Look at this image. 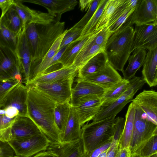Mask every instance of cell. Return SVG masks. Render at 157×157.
Returning a JSON list of instances; mask_svg holds the SVG:
<instances>
[{
    "label": "cell",
    "mask_w": 157,
    "mask_h": 157,
    "mask_svg": "<svg viewBox=\"0 0 157 157\" xmlns=\"http://www.w3.org/2000/svg\"><path fill=\"white\" fill-rule=\"evenodd\" d=\"M108 62L104 51L98 53L78 69L77 75L78 78L84 79L96 73L104 67Z\"/></svg>",
    "instance_id": "obj_28"
},
{
    "label": "cell",
    "mask_w": 157,
    "mask_h": 157,
    "mask_svg": "<svg viewBox=\"0 0 157 157\" xmlns=\"http://www.w3.org/2000/svg\"><path fill=\"white\" fill-rule=\"evenodd\" d=\"M150 157H157V153L154 154Z\"/></svg>",
    "instance_id": "obj_55"
},
{
    "label": "cell",
    "mask_w": 157,
    "mask_h": 157,
    "mask_svg": "<svg viewBox=\"0 0 157 157\" xmlns=\"http://www.w3.org/2000/svg\"><path fill=\"white\" fill-rule=\"evenodd\" d=\"M91 35L80 41H73L69 44L59 61V63L62 65V67L72 66L75 57Z\"/></svg>",
    "instance_id": "obj_31"
},
{
    "label": "cell",
    "mask_w": 157,
    "mask_h": 157,
    "mask_svg": "<svg viewBox=\"0 0 157 157\" xmlns=\"http://www.w3.org/2000/svg\"><path fill=\"white\" fill-rule=\"evenodd\" d=\"M23 30L30 51L33 62L36 56L37 45L38 31L37 25L34 23L29 24Z\"/></svg>",
    "instance_id": "obj_36"
},
{
    "label": "cell",
    "mask_w": 157,
    "mask_h": 157,
    "mask_svg": "<svg viewBox=\"0 0 157 157\" xmlns=\"http://www.w3.org/2000/svg\"><path fill=\"white\" fill-rule=\"evenodd\" d=\"M130 20L137 25L157 21V0H139Z\"/></svg>",
    "instance_id": "obj_13"
},
{
    "label": "cell",
    "mask_w": 157,
    "mask_h": 157,
    "mask_svg": "<svg viewBox=\"0 0 157 157\" xmlns=\"http://www.w3.org/2000/svg\"><path fill=\"white\" fill-rule=\"evenodd\" d=\"M18 116L11 118L5 114L4 109L0 108V141L7 143L10 141L12 126Z\"/></svg>",
    "instance_id": "obj_35"
},
{
    "label": "cell",
    "mask_w": 157,
    "mask_h": 157,
    "mask_svg": "<svg viewBox=\"0 0 157 157\" xmlns=\"http://www.w3.org/2000/svg\"><path fill=\"white\" fill-rule=\"evenodd\" d=\"M142 71L143 79L150 87L157 85V47L148 50Z\"/></svg>",
    "instance_id": "obj_24"
},
{
    "label": "cell",
    "mask_w": 157,
    "mask_h": 157,
    "mask_svg": "<svg viewBox=\"0 0 157 157\" xmlns=\"http://www.w3.org/2000/svg\"><path fill=\"white\" fill-rule=\"evenodd\" d=\"M26 87L27 116L48 138L50 143H61L60 133L54 120L56 103L33 87Z\"/></svg>",
    "instance_id": "obj_1"
},
{
    "label": "cell",
    "mask_w": 157,
    "mask_h": 157,
    "mask_svg": "<svg viewBox=\"0 0 157 157\" xmlns=\"http://www.w3.org/2000/svg\"><path fill=\"white\" fill-rule=\"evenodd\" d=\"M82 30L68 31L63 37L60 46V48L71 44L80 35Z\"/></svg>",
    "instance_id": "obj_45"
},
{
    "label": "cell",
    "mask_w": 157,
    "mask_h": 157,
    "mask_svg": "<svg viewBox=\"0 0 157 157\" xmlns=\"http://www.w3.org/2000/svg\"><path fill=\"white\" fill-rule=\"evenodd\" d=\"M125 123V119L118 117L115 119L112 141L119 142L122 135Z\"/></svg>",
    "instance_id": "obj_43"
},
{
    "label": "cell",
    "mask_w": 157,
    "mask_h": 157,
    "mask_svg": "<svg viewBox=\"0 0 157 157\" xmlns=\"http://www.w3.org/2000/svg\"><path fill=\"white\" fill-rule=\"evenodd\" d=\"M129 84V80L123 78L121 81L105 90L101 97L102 105L109 103L119 98L126 90Z\"/></svg>",
    "instance_id": "obj_34"
},
{
    "label": "cell",
    "mask_w": 157,
    "mask_h": 157,
    "mask_svg": "<svg viewBox=\"0 0 157 157\" xmlns=\"http://www.w3.org/2000/svg\"><path fill=\"white\" fill-rule=\"evenodd\" d=\"M0 22L17 36H18L23 31L21 19L13 8V5L3 15L1 16Z\"/></svg>",
    "instance_id": "obj_30"
},
{
    "label": "cell",
    "mask_w": 157,
    "mask_h": 157,
    "mask_svg": "<svg viewBox=\"0 0 157 157\" xmlns=\"http://www.w3.org/2000/svg\"><path fill=\"white\" fill-rule=\"evenodd\" d=\"M71 106L70 102L56 103L54 112V120L60 133L61 137L64 132L69 117Z\"/></svg>",
    "instance_id": "obj_32"
},
{
    "label": "cell",
    "mask_w": 157,
    "mask_h": 157,
    "mask_svg": "<svg viewBox=\"0 0 157 157\" xmlns=\"http://www.w3.org/2000/svg\"><path fill=\"white\" fill-rule=\"evenodd\" d=\"M133 104L135 108V115L133 129L129 145L131 154L135 153L152 136L157 135V125L147 119L141 109Z\"/></svg>",
    "instance_id": "obj_5"
},
{
    "label": "cell",
    "mask_w": 157,
    "mask_h": 157,
    "mask_svg": "<svg viewBox=\"0 0 157 157\" xmlns=\"http://www.w3.org/2000/svg\"><path fill=\"white\" fill-rule=\"evenodd\" d=\"M134 36V28L130 16L110 36L104 52L108 63L116 70L122 71L130 56Z\"/></svg>",
    "instance_id": "obj_2"
},
{
    "label": "cell",
    "mask_w": 157,
    "mask_h": 157,
    "mask_svg": "<svg viewBox=\"0 0 157 157\" xmlns=\"http://www.w3.org/2000/svg\"><path fill=\"white\" fill-rule=\"evenodd\" d=\"M123 0H108L96 26V30L106 27L115 10Z\"/></svg>",
    "instance_id": "obj_37"
},
{
    "label": "cell",
    "mask_w": 157,
    "mask_h": 157,
    "mask_svg": "<svg viewBox=\"0 0 157 157\" xmlns=\"http://www.w3.org/2000/svg\"><path fill=\"white\" fill-rule=\"evenodd\" d=\"M6 143L13 150L15 155L20 157H32L47 150L50 141L42 132L26 139L10 141Z\"/></svg>",
    "instance_id": "obj_7"
},
{
    "label": "cell",
    "mask_w": 157,
    "mask_h": 157,
    "mask_svg": "<svg viewBox=\"0 0 157 157\" xmlns=\"http://www.w3.org/2000/svg\"><path fill=\"white\" fill-rule=\"evenodd\" d=\"M119 149V142L112 141L108 149L106 157H117Z\"/></svg>",
    "instance_id": "obj_47"
},
{
    "label": "cell",
    "mask_w": 157,
    "mask_h": 157,
    "mask_svg": "<svg viewBox=\"0 0 157 157\" xmlns=\"http://www.w3.org/2000/svg\"><path fill=\"white\" fill-rule=\"evenodd\" d=\"M20 83L13 78L0 77V104L10 90Z\"/></svg>",
    "instance_id": "obj_41"
},
{
    "label": "cell",
    "mask_w": 157,
    "mask_h": 157,
    "mask_svg": "<svg viewBox=\"0 0 157 157\" xmlns=\"http://www.w3.org/2000/svg\"><path fill=\"white\" fill-rule=\"evenodd\" d=\"M27 89L22 83L15 86L9 92L0 104V108L15 109L18 111L19 116H27Z\"/></svg>",
    "instance_id": "obj_10"
},
{
    "label": "cell",
    "mask_w": 157,
    "mask_h": 157,
    "mask_svg": "<svg viewBox=\"0 0 157 157\" xmlns=\"http://www.w3.org/2000/svg\"><path fill=\"white\" fill-rule=\"evenodd\" d=\"M81 127L75 108L71 105L69 117L61 137V142H68L80 139Z\"/></svg>",
    "instance_id": "obj_26"
},
{
    "label": "cell",
    "mask_w": 157,
    "mask_h": 157,
    "mask_svg": "<svg viewBox=\"0 0 157 157\" xmlns=\"http://www.w3.org/2000/svg\"><path fill=\"white\" fill-rule=\"evenodd\" d=\"M112 141V140L90 152H86L85 157H98L101 153L109 147Z\"/></svg>",
    "instance_id": "obj_46"
},
{
    "label": "cell",
    "mask_w": 157,
    "mask_h": 157,
    "mask_svg": "<svg viewBox=\"0 0 157 157\" xmlns=\"http://www.w3.org/2000/svg\"><path fill=\"white\" fill-rule=\"evenodd\" d=\"M93 0H80L79 1V6L81 11H86L88 9Z\"/></svg>",
    "instance_id": "obj_49"
},
{
    "label": "cell",
    "mask_w": 157,
    "mask_h": 157,
    "mask_svg": "<svg viewBox=\"0 0 157 157\" xmlns=\"http://www.w3.org/2000/svg\"><path fill=\"white\" fill-rule=\"evenodd\" d=\"M41 6L47 10L48 13L59 21L62 14L73 10L78 3L76 0H21Z\"/></svg>",
    "instance_id": "obj_20"
},
{
    "label": "cell",
    "mask_w": 157,
    "mask_h": 157,
    "mask_svg": "<svg viewBox=\"0 0 157 157\" xmlns=\"http://www.w3.org/2000/svg\"><path fill=\"white\" fill-rule=\"evenodd\" d=\"M47 150L57 157H85L86 154L81 139L68 142L50 143Z\"/></svg>",
    "instance_id": "obj_19"
},
{
    "label": "cell",
    "mask_w": 157,
    "mask_h": 157,
    "mask_svg": "<svg viewBox=\"0 0 157 157\" xmlns=\"http://www.w3.org/2000/svg\"><path fill=\"white\" fill-rule=\"evenodd\" d=\"M1 77L13 78L21 82L22 81L15 53L9 48L0 45V77Z\"/></svg>",
    "instance_id": "obj_14"
},
{
    "label": "cell",
    "mask_w": 157,
    "mask_h": 157,
    "mask_svg": "<svg viewBox=\"0 0 157 157\" xmlns=\"http://www.w3.org/2000/svg\"><path fill=\"white\" fill-rule=\"evenodd\" d=\"M68 31V29L65 30L57 38L40 62L36 63H32L29 82L35 77L44 73L47 71L50 62L60 49V44L63 37Z\"/></svg>",
    "instance_id": "obj_22"
},
{
    "label": "cell",
    "mask_w": 157,
    "mask_h": 157,
    "mask_svg": "<svg viewBox=\"0 0 157 157\" xmlns=\"http://www.w3.org/2000/svg\"><path fill=\"white\" fill-rule=\"evenodd\" d=\"M13 157H20L19 156H16V155H15Z\"/></svg>",
    "instance_id": "obj_56"
},
{
    "label": "cell",
    "mask_w": 157,
    "mask_h": 157,
    "mask_svg": "<svg viewBox=\"0 0 157 157\" xmlns=\"http://www.w3.org/2000/svg\"><path fill=\"white\" fill-rule=\"evenodd\" d=\"M136 92L128 86L123 95L117 100L109 103L102 105L98 113L93 118V121L109 118H115L117 114L128 103L132 101Z\"/></svg>",
    "instance_id": "obj_11"
},
{
    "label": "cell",
    "mask_w": 157,
    "mask_h": 157,
    "mask_svg": "<svg viewBox=\"0 0 157 157\" xmlns=\"http://www.w3.org/2000/svg\"><path fill=\"white\" fill-rule=\"evenodd\" d=\"M100 1V0H93L86 13L79 21L68 29L69 31L82 30L95 12Z\"/></svg>",
    "instance_id": "obj_39"
},
{
    "label": "cell",
    "mask_w": 157,
    "mask_h": 157,
    "mask_svg": "<svg viewBox=\"0 0 157 157\" xmlns=\"http://www.w3.org/2000/svg\"><path fill=\"white\" fill-rule=\"evenodd\" d=\"M15 53L17 56L22 80L25 84L29 81L32 57L23 30L18 36Z\"/></svg>",
    "instance_id": "obj_17"
},
{
    "label": "cell",
    "mask_w": 157,
    "mask_h": 157,
    "mask_svg": "<svg viewBox=\"0 0 157 157\" xmlns=\"http://www.w3.org/2000/svg\"><path fill=\"white\" fill-rule=\"evenodd\" d=\"M131 152L129 147L119 149L117 157H131Z\"/></svg>",
    "instance_id": "obj_50"
},
{
    "label": "cell",
    "mask_w": 157,
    "mask_h": 157,
    "mask_svg": "<svg viewBox=\"0 0 157 157\" xmlns=\"http://www.w3.org/2000/svg\"><path fill=\"white\" fill-rule=\"evenodd\" d=\"M135 9H129L118 18L114 23L108 28L109 30L113 33L117 31L126 22L132 13Z\"/></svg>",
    "instance_id": "obj_44"
},
{
    "label": "cell",
    "mask_w": 157,
    "mask_h": 157,
    "mask_svg": "<svg viewBox=\"0 0 157 157\" xmlns=\"http://www.w3.org/2000/svg\"><path fill=\"white\" fill-rule=\"evenodd\" d=\"M13 6L21 19L23 30L31 23L46 25L56 20V17L48 13L32 10L24 5L21 0H14Z\"/></svg>",
    "instance_id": "obj_9"
},
{
    "label": "cell",
    "mask_w": 157,
    "mask_h": 157,
    "mask_svg": "<svg viewBox=\"0 0 157 157\" xmlns=\"http://www.w3.org/2000/svg\"><path fill=\"white\" fill-rule=\"evenodd\" d=\"M77 75L51 82L38 83L26 86L33 87L56 103L70 102L73 83Z\"/></svg>",
    "instance_id": "obj_4"
},
{
    "label": "cell",
    "mask_w": 157,
    "mask_h": 157,
    "mask_svg": "<svg viewBox=\"0 0 157 157\" xmlns=\"http://www.w3.org/2000/svg\"><path fill=\"white\" fill-rule=\"evenodd\" d=\"M42 132L28 117L18 115L12 126L10 141L26 139Z\"/></svg>",
    "instance_id": "obj_16"
},
{
    "label": "cell",
    "mask_w": 157,
    "mask_h": 157,
    "mask_svg": "<svg viewBox=\"0 0 157 157\" xmlns=\"http://www.w3.org/2000/svg\"><path fill=\"white\" fill-rule=\"evenodd\" d=\"M157 47V21L140 25H135L131 52L136 48L147 50Z\"/></svg>",
    "instance_id": "obj_8"
},
{
    "label": "cell",
    "mask_w": 157,
    "mask_h": 157,
    "mask_svg": "<svg viewBox=\"0 0 157 157\" xmlns=\"http://www.w3.org/2000/svg\"><path fill=\"white\" fill-rule=\"evenodd\" d=\"M109 148L101 153L99 155L98 157H106Z\"/></svg>",
    "instance_id": "obj_52"
},
{
    "label": "cell",
    "mask_w": 157,
    "mask_h": 157,
    "mask_svg": "<svg viewBox=\"0 0 157 157\" xmlns=\"http://www.w3.org/2000/svg\"><path fill=\"white\" fill-rule=\"evenodd\" d=\"M132 52L128 59V66L122 71L123 78L126 80H129L135 76L136 72L143 65L147 53L146 50L142 48H136Z\"/></svg>",
    "instance_id": "obj_27"
},
{
    "label": "cell",
    "mask_w": 157,
    "mask_h": 157,
    "mask_svg": "<svg viewBox=\"0 0 157 157\" xmlns=\"http://www.w3.org/2000/svg\"><path fill=\"white\" fill-rule=\"evenodd\" d=\"M78 70L72 66L61 67L56 70L41 74L25 84L26 86L36 83H45L54 82L78 74Z\"/></svg>",
    "instance_id": "obj_25"
},
{
    "label": "cell",
    "mask_w": 157,
    "mask_h": 157,
    "mask_svg": "<svg viewBox=\"0 0 157 157\" xmlns=\"http://www.w3.org/2000/svg\"><path fill=\"white\" fill-rule=\"evenodd\" d=\"M115 118L87 122L82 126L81 138L86 152L112 141Z\"/></svg>",
    "instance_id": "obj_3"
},
{
    "label": "cell",
    "mask_w": 157,
    "mask_h": 157,
    "mask_svg": "<svg viewBox=\"0 0 157 157\" xmlns=\"http://www.w3.org/2000/svg\"><path fill=\"white\" fill-rule=\"evenodd\" d=\"M18 36L0 22V45L9 48L15 52Z\"/></svg>",
    "instance_id": "obj_38"
},
{
    "label": "cell",
    "mask_w": 157,
    "mask_h": 157,
    "mask_svg": "<svg viewBox=\"0 0 157 157\" xmlns=\"http://www.w3.org/2000/svg\"><path fill=\"white\" fill-rule=\"evenodd\" d=\"M32 157H57L55 154L48 150L40 152Z\"/></svg>",
    "instance_id": "obj_51"
},
{
    "label": "cell",
    "mask_w": 157,
    "mask_h": 157,
    "mask_svg": "<svg viewBox=\"0 0 157 157\" xmlns=\"http://www.w3.org/2000/svg\"><path fill=\"white\" fill-rule=\"evenodd\" d=\"M65 23L55 20L38 27V35L36 53L32 63H38L43 58L57 38L64 31Z\"/></svg>",
    "instance_id": "obj_6"
},
{
    "label": "cell",
    "mask_w": 157,
    "mask_h": 157,
    "mask_svg": "<svg viewBox=\"0 0 157 157\" xmlns=\"http://www.w3.org/2000/svg\"><path fill=\"white\" fill-rule=\"evenodd\" d=\"M135 153L140 157H150L157 153V135L152 136Z\"/></svg>",
    "instance_id": "obj_40"
},
{
    "label": "cell",
    "mask_w": 157,
    "mask_h": 157,
    "mask_svg": "<svg viewBox=\"0 0 157 157\" xmlns=\"http://www.w3.org/2000/svg\"><path fill=\"white\" fill-rule=\"evenodd\" d=\"M101 29L95 30L90 36L75 57L72 66L78 70L95 55L104 51V49L95 44L94 41L95 35Z\"/></svg>",
    "instance_id": "obj_23"
},
{
    "label": "cell",
    "mask_w": 157,
    "mask_h": 157,
    "mask_svg": "<svg viewBox=\"0 0 157 157\" xmlns=\"http://www.w3.org/2000/svg\"><path fill=\"white\" fill-rule=\"evenodd\" d=\"M131 157H140V156L136 153H133L131 155Z\"/></svg>",
    "instance_id": "obj_54"
},
{
    "label": "cell",
    "mask_w": 157,
    "mask_h": 157,
    "mask_svg": "<svg viewBox=\"0 0 157 157\" xmlns=\"http://www.w3.org/2000/svg\"><path fill=\"white\" fill-rule=\"evenodd\" d=\"M108 0H100L98 6L94 14L83 28L80 36L73 41H78L91 35L96 30L105 6Z\"/></svg>",
    "instance_id": "obj_33"
},
{
    "label": "cell",
    "mask_w": 157,
    "mask_h": 157,
    "mask_svg": "<svg viewBox=\"0 0 157 157\" xmlns=\"http://www.w3.org/2000/svg\"><path fill=\"white\" fill-rule=\"evenodd\" d=\"M0 157H5L4 150L0 144Z\"/></svg>",
    "instance_id": "obj_53"
},
{
    "label": "cell",
    "mask_w": 157,
    "mask_h": 157,
    "mask_svg": "<svg viewBox=\"0 0 157 157\" xmlns=\"http://www.w3.org/2000/svg\"><path fill=\"white\" fill-rule=\"evenodd\" d=\"M135 115V108L132 102L125 115L124 129L119 142L120 149L129 147L132 134Z\"/></svg>",
    "instance_id": "obj_29"
},
{
    "label": "cell",
    "mask_w": 157,
    "mask_h": 157,
    "mask_svg": "<svg viewBox=\"0 0 157 157\" xmlns=\"http://www.w3.org/2000/svg\"><path fill=\"white\" fill-rule=\"evenodd\" d=\"M103 104L101 97L91 96L79 99L73 106L78 116L81 126L92 120Z\"/></svg>",
    "instance_id": "obj_12"
},
{
    "label": "cell",
    "mask_w": 157,
    "mask_h": 157,
    "mask_svg": "<svg viewBox=\"0 0 157 157\" xmlns=\"http://www.w3.org/2000/svg\"><path fill=\"white\" fill-rule=\"evenodd\" d=\"M13 0H0V9L2 11L1 15H3L14 4Z\"/></svg>",
    "instance_id": "obj_48"
},
{
    "label": "cell",
    "mask_w": 157,
    "mask_h": 157,
    "mask_svg": "<svg viewBox=\"0 0 157 157\" xmlns=\"http://www.w3.org/2000/svg\"><path fill=\"white\" fill-rule=\"evenodd\" d=\"M113 33L108 27H105L100 29L96 33L94 38V42L104 50L108 39Z\"/></svg>",
    "instance_id": "obj_42"
},
{
    "label": "cell",
    "mask_w": 157,
    "mask_h": 157,
    "mask_svg": "<svg viewBox=\"0 0 157 157\" xmlns=\"http://www.w3.org/2000/svg\"><path fill=\"white\" fill-rule=\"evenodd\" d=\"M105 90L95 84L78 78L75 86L72 88L70 103L73 106L79 99L83 97L90 96L101 97Z\"/></svg>",
    "instance_id": "obj_21"
},
{
    "label": "cell",
    "mask_w": 157,
    "mask_h": 157,
    "mask_svg": "<svg viewBox=\"0 0 157 157\" xmlns=\"http://www.w3.org/2000/svg\"><path fill=\"white\" fill-rule=\"evenodd\" d=\"M132 102L142 110L147 118L157 125V92L144 90L133 99Z\"/></svg>",
    "instance_id": "obj_15"
},
{
    "label": "cell",
    "mask_w": 157,
    "mask_h": 157,
    "mask_svg": "<svg viewBox=\"0 0 157 157\" xmlns=\"http://www.w3.org/2000/svg\"><path fill=\"white\" fill-rule=\"evenodd\" d=\"M123 78L108 62L101 69L84 79L105 90L121 81Z\"/></svg>",
    "instance_id": "obj_18"
}]
</instances>
